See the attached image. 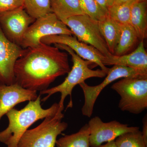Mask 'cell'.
Instances as JSON below:
<instances>
[{"label":"cell","instance_id":"83f0119b","mask_svg":"<svg viewBox=\"0 0 147 147\" xmlns=\"http://www.w3.org/2000/svg\"><path fill=\"white\" fill-rule=\"evenodd\" d=\"M99 147H117L116 146L115 140L107 142L106 144L104 145H101Z\"/></svg>","mask_w":147,"mask_h":147},{"label":"cell","instance_id":"5b68a950","mask_svg":"<svg viewBox=\"0 0 147 147\" xmlns=\"http://www.w3.org/2000/svg\"><path fill=\"white\" fill-rule=\"evenodd\" d=\"M121 97V111L140 114L147 108V78H123L111 86Z\"/></svg>","mask_w":147,"mask_h":147},{"label":"cell","instance_id":"f1b7e54d","mask_svg":"<svg viewBox=\"0 0 147 147\" xmlns=\"http://www.w3.org/2000/svg\"><path fill=\"white\" fill-rule=\"evenodd\" d=\"M139 1H145V0H139Z\"/></svg>","mask_w":147,"mask_h":147},{"label":"cell","instance_id":"2e32d148","mask_svg":"<svg viewBox=\"0 0 147 147\" xmlns=\"http://www.w3.org/2000/svg\"><path fill=\"white\" fill-rule=\"evenodd\" d=\"M98 25L109 52L114 55L120 36L121 24L107 16L104 20L98 21Z\"/></svg>","mask_w":147,"mask_h":147},{"label":"cell","instance_id":"ba28073f","mask_svg":"<svg viewBox=\"0 0 147 147\" xmlns=\"http://www.w3.org/2000/svg\"><path fill=\"white\" fill-rule=\"evenodd\" d=\"M134 68L123 65H114L109 68L107 76L99 85L90 86L85 82L79 84L84 92L85 101L82 109V115L90 118L93 113L96 101L105 87L116 80L123 78H132L136 76Z\"/></svg>","mask_w":147,"mask_h":147},{"label":"cell","instance_id":"5bb4252c","mask_svg":"<svg viewBox=\"0 0 147 147\" xmlns=\"http://www.w3.org/2000/svg\"><path fill=\"white\" fill-rule=\"evenodd\" d=\"M103 65H120L147 70V53L144 46V41H140L138 47L128 55L116 56L112 55L102 58Z\"/></svg>","mask_w":147,"mask_h":147},{"label":"cell","instance_id":"e0dca14e","mask_svg":"<svg viewBox=\"0 0 147 147\" xmlns=\"http://www.w3.org/2000/svg\"><path fill=\"white\" fill-rule=\"evenodd\" d=\"M52 12L61 21L84 14L79 0H50Z\"/></svg>","mask_w":147,"mask_h":147},{"label":"cell","instance_id":"9c48e42d","mask_svg":"<svg viewBox=\"0 0 147 147\" xmlns=\"http://www.w3.org/2000/svg\"><path fill=\"white\" fill-rule=\"evenodd\" d=\"M88 125L90 147H99L103 143L115 140L121 134L138 131L140 129L138 127L129 126L117 121L105 123L97 116L91 119Z\"/></svg>","mask_w":147,"mask_h":147},{"label":"cell","instance_id":"277c9868","mask_svg":"<svg viewBox=\"0 0 147 147\" xmlns=\"http://www.w3.org/2000/svg\"><path fill=\"white\" fill-rule=\"evenodd\" d=\"M64 117L59 111L45 118L39 125L24 133L17 147H55L58 136L68 127V124L62 121Z\"/></svg>","mask_w":147,"mask_h":147},{"label":"cell","instance_id":"30bf717a","mask_svg":"<svg viewBox=\"0 0 147 147\" xmlns=\"http://www.w3.org/2000/svg\"><path fill=\"white\" fill-rule=\"evenodd\" d=\"M35 20L24 7L0 13V26L3 32L7 39L20 46L27 29Z\"/></svg>","mask_w":147,"mask_h":147},{"label":"cell","instance_id":"8fae6325","mask_svg":"<svg viewBox=\"0 0 147 147\" xmlns=\"http://www.w3.org/2000/svg\"><path fill=\"white\" fill-rule=\"evenodd\" d=\"M26 51V49L7 39L0 26V84L10 85L16 83L14 65Z\"/></svg>","mask_w":147,"mask_h":147},{"label":"cell","instance_id":"52a82bcc","mask_svg":"<svg viewBox=\"0 0 147 147\" xmlns=\"http://www.w3.org/2000/svg\"><path fill=\"white\" fill-rule=\"evenodd\" d=\"M57 34L73 35L68 27L53 12L35 19L29 27L21 46L24 49L38 46L44 37Z\"/></svg>","mask_w":147,"mask_h":147},{"label":"cell","instance_id":"ffe728a7","mask_svg":"<svg viewBox=\"0 0 147 147\" xmlns=\"http://www.w3.org/2000/svg\"><path fill=\"white\" fill-rule=\"evenodd\" d=\"M25 10L35 19L52 12L50 0H23Z\"/></svg>","mask_w":147,"mask_h":147},{"label":"cell","instance_id":"8992f818","mask_svg":"<svg viewBox=\"0 0 147 147\" xmlns=\"http://www.w3.org/2000/svg\"><path fill=\"white\" fill-rule=\"evenodd\" d=\"M62 21L79 41L90 44L105 57L112 55L100 32L98 21L85 14L71 16Z\"/></svg>","mask_w":147,"mask_h":147},{"label":"cell","instance_id":"6da1fadb","mask_svg":"<svg viewBox=\"0 0 147 147\" xmlns=\"http://www.w3.org/2000/svg\"><path fill=\"white\" fill-rule=\"evenodd\" d=\"M67 53L55 45L41 42L36 47L26 48L14 65L16 83L31 90H45L57 78L70 71Z\"/></svg>","mask_w":147,"mask_h":147},{"label":"cell","instance_id":"ac0fdd59","mask_svg":"<svg viewBox=\"0 0 147 147\" xmlns=\"http://www.w3.org/2000/svg\"><path fill=\"white\" fill-rule=\"evenodd\" d=\"M89 136V127L86 124L76 133L58 139L56 145L57 147H90Z\"/></svg>","mask_w":147,"mask_h":147},{"label":"cell","instance_id":"d6986e66","mask_svg":"<svg viewBox=\"0 0 147 147\" xmlns=\"http://www.w3.org/2000/svg\"><path fill=\"white\" fill-rule=\"evenodd\" d=\"M138 40L137 33L130 24L122 25L120 36L114 55H125Z\"/></svg>","mask_w":147,"mask_h":147},{"label":"cell","instance_id":"484cf974","mask_svg":"<svg viewBox=\"0 0 147 147\" xmlns=\"http://www.w3.org/2000/svg\"><path fill=\"white\" fill-rule=\"evenodd\" d=\"M142 136L144 138V141L147 145V117L146 115L143 119V126H142Z\"/></svg>","mask_w":147,"mask_h":147},{"label":"cell","instance_id":"d4e9b609","mask_svg":"<svg viewBox=\"0 0 147 147\" xmlns=\"http://www.w3.org/2000/svg\"><path fill=\"white\" fill-rule=\"evenodd\" d=\"M104 11L108 14V9L114 4L113 0H95Z\"/></svg>","mask_w":147,"mask_h":147},{"label":"cell","instance_id":"4316f807","mask_svg":"<svg viewBox=\"0 0 147 147\" xmlns=\"http://www.w3.org/2000/svg\"><path fill=\"white\" fill-rule=\"evenodd\" d=\"M114 4L120 5L125 3L130 2H135L139 0H113Z\"/></svg>","mask_w":147,"mask_h":147},{"label":"cell","instance_id":"cb8c5ba5","mask_svg":"<svg viewBox=\"0 0 147 147\" xmlns=\"http://www.w3.org/2000/svg\"><path fill=\"white\" fill-rule=\"evenodd\" d=\"M24 7L23 0H0V13Z\"/></svg>","mask_w":147,"mask_h":147},{"label":"cell","instance_id":"7a4b0ae2","mask_svg":"<svg viewBox=\"0 0 147 147\" xmlns=\"http://www.w3.org/2000/svg\"><path fill=\"white\" fill-rule=\"evenodd\" d=\"M41 95L36 100L29 101L21 110L13 108L6 114L8 119V126L0 132V142L7 147H17L22 135L30 127L39 120L57 114L60 109L59 104L55 103L50 108L43 109L41 105Z\"/></svg>","mask_w":147,"mask_h":147},{"label":"cell","instance_id":"4fadbf2b","mask_svg":"<svg viewBox=\"0 0 147 147\" xmlns=\"http://www.w3.org/2000/svg\"><path fill=\"white\" fill-rule=\"evenodd\" d=\"M37 92L24 88L16 83L0 84V120L19 103L36 100Z\"/></svg>","mask_w":147,"mask_h":147},{"label":"cell","instance_id":"9a60e30c","mask_svg":"<svg viewBox=\"0 0 147 147\" xmlns=\"http://www.w3.org/2000/svg\"><path fill=\"white\" fill-rule=\"evenodd\" d=\"M130 24L137 33L139 40L144 41L147 36V2L137 1L131 6Z\"/></svg>","mask_w":147,"mask_h":147},{"label":"cell","instance_id":"3957f363","mask_svg":"<svg viewBox=\"0 0 147 147\" xmlns=\"http://www.w3.org/2000/svg\"><path fill=\"white\" fill-rule=\"evenodd\" d=\"M54 45L61 50H65L71 55L73 66L62 83L51 88L40 92L39 94H46V96L41 99V102H45L51 96L57 93H60V100L58 104L60 109L63 111L64 108L65 100L68 96H70V100L67 108H72L73 102L71 94L72 90L76 85H79L86 79L92 77L103 78L107 75V74L101 69L93 70L90 68L89 65L92 63L82 59L67 45L61 44H55Z\"/></svg>","mask_w":147,"mask_h":147},{"label":"cell","instance_id":"7c38bea8","mask_svg":"<svg viewBox=\"0 0 147 147\" xmlns=\"http://www.w3.org/2000/svg\"><path fill=\"white\" fill-rule=\"evenodd\" d=\"M72 36L67 34L48 36L42 38L40 42L48 45L61 44L67 45L82 59L98 65L100 69L108 74L109 68L103 65L102 62L104 55L96 48L79 41Z\"/></svg>","mask_w":147,"mask_h":147},{"label":"cell","instance_id":"603a6c76","mask_svg":"<svg viewBox=\"0 0 147 147\" xmlns=\"http://www.w3.org/2000/svg\"><path fill=\"white\" fill-rule=\"evenodd\" d=\"M79 2L84 14L94 20L101 21L108 16L95 0H79Z\"/></svg>","mask_w":147,"mask_h":147},{"label":"cell","instance_id":"44dd1931","mask_svg":"<svg viewBox=\"0 0 147 147\" xmlns=\"http://www.w3.org/2000/svg\"><path fill=\"white\" fill-rule=\"evenodd\" d=\"M134 2L113 4L108 8V16L121 25L130 24L131 6Z\"/></svg>","mask_w":147,"mask_h":147},{"label":"cell","instance_id":"7402d4cb","mask_svg":"<svg viewBox=\"0 0 147 147\" xmlns=\"http://www.w3.org/2000/svg\"><path fill=\"white\" fill-rule=\"evenodd\" d=\"M115 141L117 147H147L139 130L121 134Z\"/></svg>","mask_w":147,"mask_h":147}]
</instances>
